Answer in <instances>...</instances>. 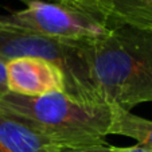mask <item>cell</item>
Returning a JSON list of instances; mask_svg holds the SVG:
<instances>
[{"label":"cell","mask_w":152,"mask_h":152,"mask_svg":"<svg viewBox=\"0 0 152 152\" xmlns=\"http://www.w3.org/2000/svg\"><path fill=\"white\" fill-rule=\"evenodd\" d=\"M110 26L109 35L86 42L93 85L101 104L131 110L152 101V32Z\"/></svg>","instance_id":"6da1fadb"},{"label":"cell","mask_w":152,"mask_h":152,"mask_svg":"<svg viewBox=\"0 0 152 152\" xmlns=\"http://www.w3.org/2000/svg\"><path fill=\"white\" fill-rule=\"evenodd\" d=\"M0 108L40 133L61 149L106 144L112 121V106L86 102L63 92L40 97L7 93Z\"/></svg>","instance_id":"7a4b0ae2"},{"label":"cell","mask_w":152,"mask_h":152,"mask_svg":"<svg viewBox=\"0 0 152 152\" xmlns=\"http://www.w3.org/2000/svg\"><path fill=\"white\" fill-rule=\"evenodd\" d=\"M86 42L58 39L0 27V59L6 63L22 57L46 59L63 72L66 81L65 93L81 101L101 104L93 85Z\"/></svg>","instance_id":"3957f363"},{"label":"cell","mask_w":152,"mask_h":152,"mask_svg":"<svg viewBox=\"0 0 152 152\" xmlns=\"http://www.w3.org/2000/svg\"><path fill=\"white\" fill-rule=\"evenodd\" d=\"M26 4L24 10L0 15V27L66 40L102 39L112 28L101 12L42 0H27Z\"/></svg>","instance_id":"277c9868"},{"label":"cell","mask_w":152,"mask_h":152,"mask_svg":"<svg viewBox=\"0 0 152 152\" xmlns=\"http://www.w3.org/2000/svg\"><path fill=\"white\" fill-rule=\"evenodd\" d=\"M8 92L26 97H40L66 90L63 72L54 63L37 57H22L6 63Z\"/></svg>","instance_id":"5b68a950"},{"label":"cell","mask_w":152,"mask_h":152,"mask_svg":"<svg viewBox=\"0 0 152 152\" xmlns=\"http://www.w3.org/2000/svg\"><path fill=\"white\" fill-rule=\"evenodd\" d=\"M0 152H61V148L0 108Z\"/></svg>","instance_id":"8992f818"},{"label":"cell","mask_w":152,"mask_h":152,"mask_svg":"<svg viewBox=\"0 0 152 152\" xmlns=\"http://www.w3.org/2000/svg\"><path fill=\"white\" fill-rule=\"evenodd\" d=\"M109 24H124L152 32V0H97Z\"/></svg>","instance_id":"52a82bcc"},{"label":"cell","mask_w":152,"mask_h":152,"mask_svg":"<svg viewBox=\"0 0 152 152\" xmlns=\"http://www.w3.org/2000/svg\"><path fill=\"white\" fill-rule=\"evenodd\" d=\"M112 108L109 135L128 136L137 141V145L152 151V121L133 115L131 110Z\"/></svg>","instance_id":"ba28073f"},{"label":"cell","mask_w":152,"mask_h":152,"mask_svg":"<svg viewBox=\"0 0 152 152\" xmlns=\"http://www.w3.org/2000/svg\"><path fill=\"white\" fill-rule=\"evenodd\" d=\"M61 152H152L149 149H145L140 145L133 147H115L109 144H98V145L90 147H81V148H69L61 149Z\"/></svg>","instance_id":"9c48e42d"},{"label":"cell","mask_w":152,"mask_h":152,"mask_svg":"<svg viewBox=\"0 0 152 152\" xmlns=\"http://www.w3.org/2000/svg\"><path fill=\"white\" fill-rule=\"evenodd\" d=\"M54 3L73 7V8H78V10H85V11L100 12L97 6V0H54Z\"/></svg>","instance_id":"30bf717a"},{"label":"cell","mask_w":152,"mask_h":152,"mask_svg":"<svg viewBox=\"0 0 152 152\" xmlns=\"http://www.w3.org/2000/svg\"><path fill=\"white\" fill-rule=\"evenodd\" d=\"M8 93L7 86V73H6V62L0 59V97Z\"/></svg>","instance_id":"8fae6325"},{"label":"cell","mask_w":152,"mask_h":152,"mask_svg":"<svg viewBox=\"0 0 152 152\" xmlns=\"http://www.w3.org/2000/svg\"><path fill=\"white\" fill-rule=\"evenodd\" d=\"M20 1H27V0H20Z\"/></svg>","instance_id":"7c38bea8"}]
</instances>
